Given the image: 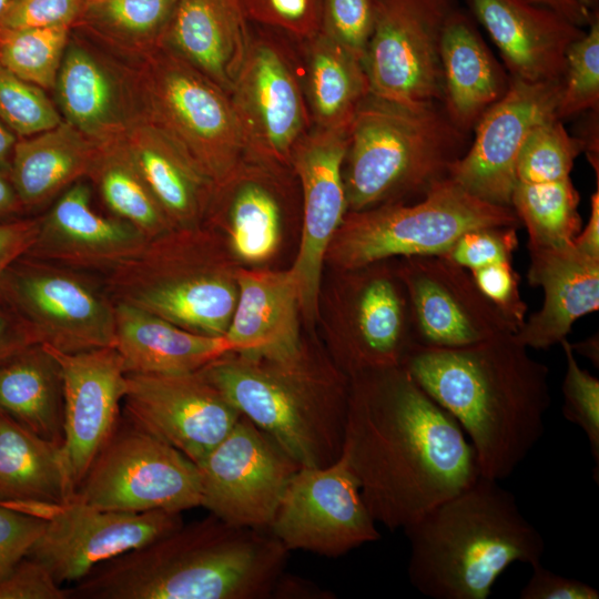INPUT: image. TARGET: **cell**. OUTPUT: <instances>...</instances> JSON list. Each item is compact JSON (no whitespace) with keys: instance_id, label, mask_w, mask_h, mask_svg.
<instances>
[{"instance_id":"1","label":"cell","mask_w":599,"mask_h":599,"mask_svg":"<svg viewBox=\"0 0 599 599\" xmlns=\"http://www.w3.org/2000/svg\"><path fill=\"white\" fill-rule=\"evenodd\" d=\"M377 524L405 529L480 474L458 422L400 365L351 377L341 455Z\"/></svg>"},{"instance_id":"2","label":"cell","mask_w":599,"mask_h":599,"mask_svg":"<svg viewBox=\"0 0 599 599\" xmlns=\"http://www.w3.org/2000/svg\"><path fill=\"white\" fill-rule=\"evenodd\" d=\"M402 366L458 422L484 477H509L544 436L549 369L515 333L459 347L414 344Z\"/></svg>"},{"instance_id":"3","label":"cell","mask_w":599,"mask_h":599,"mask_svg":"<svg viewBox=\"0 0 599 599\" xmlns=\"http://www.w3.org/2000/svg\"><path fill=\"white\" fill-rule=\"evenodd\" d=\"M287 554L268 531L210 514L100 564L70 599H267Z\"/></svg>"},{"instance_id":"4","label":"cell","mask_w":599,"mask_h":599,"mask_svg":"<svg viewBox=\"0 0 599 599\" xmlns=\"http://www.w3.org/2000/svg\"><path fill=\"white\" fill-rule=\"evenodd\" d=\"M403 531L409 582L433 599H487L509 566L541 561L546 547L512 493L481 475Z\"/></svg>"},{"instance_id":"5","label":"cell","mask_w":599,"mask_h":599,"mask_svg":"<svg viewBox=\"0 0 599 599\" xmlns=\"http://www.w3.org/2000/svg\"><path fill=\"white\" fill-rule=\"evenodd\" d=\"M200 372L301 467H325L341 457L351 378L334 361L305 345L288 361L227 353Z\"/></svg>"},{"instance_id":"6","label":"cell","mask_w":599,"mask_h":599,"mask_svg":"<svg viewBox=\"0 0 599 599\" xmlns=\"http://www.w3.org/2000/svg\"><path fill=\"white\" fill-rule=\"evenodd\" d=\"M470 143L441 103L406 105L369 94L348 130L347 212L423 199L449 177Z\"/></svg>"},{"instance_id":"7","label":"cell","mask_w":599,"mask_h":599,"mask_svg":"<svg viewBox=\"0 0 599 599\" xmlns=\"http://www.w3.org/2000/svg\"><path fill=\"white\" fill-rule=\"evenodd\" d=\"M237 270L226 242L204 223L149 238L101 278L114 302L193 333L224 336L237 302Z\"/></svg>"},{"instance_id":"8","label":"cell","mask_w":599,"mask_h":599,"mask_svg":"<svg viewBox=\"0 0 599 599\" xmlns=\"http://www.w3.org/2000/svg\"><path fill=\"white\" fill-rule=\"evenodd\" d=\"M136 119L155 126L219 186L248 156L230 95L167 47L129 62Z\"/></svg>"},{"instance_id":"9","label":"cell","mask_w":599,"mask_h":599,"mask_svg":"<svg viewBox=\"0 0 599 599\" xmlns=\"http://www.w3.org/2000/svg\"><path fill=\"white\" fill-rule=\"evenodd\" d=\"M520 224L510 206L478 199L448 177L420 200L347 212L325 261L342 272L388 258L440 255L469 230Z\"/></svg>"},{"instance_id":"10","label":"cell","mask_w":599,"mask_h":599,"mask_svg":"<svg viewBox=\"0 0 599 599\" xmlns=\"http://www.w3.org/2000/svg\"><path fill=\"white\" fill-rule=\"evenodd\" d=\"M0 302L35 344L68 354L115 345V302L97 274L23 255L4 273Z\"/></svg>"},{"instance_id":"11","label":"cell","mask_w":599,"mask_h":599,"mask_svg":"<svg viewBox=\"0 0 599 599\" xmlns=\"http://www.w3.org/2000/svg\"><path fill=\"white\" fill-rule=\"evenodd\" d=\"M73 498L103 510L183 512L201 507L199 468L121 415Z\"/></svg>"},{"instance_id":"12","label":"cell","mask_w":599,"mask_h":599,"mask_svg":"<svg viewBox=\"0 0 599 599\" xmlns=\"http://www.w3.org/2000/svg\"><path fill=\"white\" fill-rule=\"evenodd\" d=\"M230 98L247 154L291 169L292 153L313 122L302 61L282 35L252 31Z\"/></svg>"},{"instance_id":"13","label":"cell","mask_w":599,"mask_h":599,"mask_svg":"<svg viewBox=\"0 0 599 599\" xmlns=\"http://www.w3.org/2000/svg\"><path fill=\"white\" fill-rule=\"evenodd\" d=\"M1 505L44 520V529L28 556L42 564L61 585L77 582L100 564L183 525L182 512L103 510L74 498L57 505Z\"/></svg>"},{"instance_id":"14","label":"cell","mask_w":599,"mask_h":599,"mask_svg":"<svg viewBox=\"0 0 599 599\" xmlns=\"http://www.w3.org/2000/svg\"><path fill=\"white\" fill-rule=\"evenodd\" d=\"M451 0H378L363 64L369 93L424 105L443 102L440 41Z\"/></svg>"},{"instance_id":"15","label":"cell","mask_w":599,"mask_h":599,"mask_svg":"<svg viewBox=\"0 0 599 599\" xmlns=\"http://www.w3.org/2000/svg\"><path fill=\"white\" fill-rule=\"evenodd\" d=\"M196 466L201 507L227 524L260 530L268 529L287 484L301 467L243 415Z\"/></svg>"},{"instance_id":"16","label":"cell","mask_w":599,"mask_h":599,"mask_svg":"<svg viewBox=\"0 0 599 599\" xmlns=\"http://www.w3.org/2000/svg\"><path fill=\"white\" fill-rule=\"evenodd\" d=\"M287 551L337 558L380 539L358 484L341 456L325 467H300L267 529Z\"/></svg>"},{"instance_id":"17","label":"cell","mask_w":599,"mask_h":599,"mask_svg":"<svg viewBox=\"0 0 599 599\" xmlns=\"http://www.w3.org/2000/svg\"><path fill=\"white\" fill-rule=\"evenodd\" d=\"M394 260L342 271L343 326L334 337L333 357L349 378L400 366L416 344L408 293Z\"/></svg>"},{"instance_id":"18","label":"cell","mask_w":599,"mask_h":599,"mask_svg":"<svg viewBox=\"0 0 599 599\" xmlns=\"http://www.w3.org/2000/svg\"><path fill=\"white\" fill-rule=\"evenodd\" d=\"M123 414L196 465L229 434L241 413L197 370L126 373Z\"/></svg>"},{"instance_id":"19","label":"cell","mask_w":599,"mask_h":599,"mask_svg":"<svg viewBox=\"0 0 599 599\" xmlns=\"http://www.w3.org/2000/svg\"><path fill=\"white\" fill-rule=\"evenodd\" d=\"M399 258L416 344L459 347L518 331L464 267L439 255Z\"/></svg>"},{"instance_id":"20","label":"cell","mask_w":599,"mask_h":599,"mask_svg":"<svg viewBox=\"0 0 599 599\" xmlns=\"http://www.w3.org/2000/svg\"><path fill=\"white\" fill-rule=\"evenodd\" d=\"M561 87L562 81L510 78L506 93L475 125L474 138L449 177L478 199L510 206L520 149L534 126L557 119Z\"/></svg>"},{"instance_id":"21","label":"cell","mask_w":599,"mask_h":599,"mask_svg":"<svg viewBox=\"0 0 599 599\" xmlns=\"http://www.w3.org/2000/svg\"><path fill=\"white\" fill-rule=\"evenodd\" d=\"M349 125L313 126L291 156L302 190L303 225L290 271L298 288L301 313L307 319L316 317L326 251L347 213L343 172Z\"/></svg>"},{"instance_id":"22","label":"cell","mask_w":599,"mask_h":599,"mask_svg":"<svg viewBox=\"0 0 599 599\" xmlns=\"http://www.w3.org/2000/svg\"><path fill=\"white\" fill-rule=\"evenodd\" d=\"M47 347L62 369V453L77 491L121 418L120 405L126 390V372L115 347L72 354Z\"/></svg>"},{"instance_id":"23","label":"cell","mask_w":599,"mask_h":599,"mask_svg":"<svg viewBox=\"0 0 599 599\" xmlns=\"http://www.w3.org/2000/svg\"><path fill=\"white\" fill-rule=\"evenodd\" d=\"M53 93L63 121L95 142L136 120L129 62L73 28Z\"/></svg>"},{"instance_id":"24","label":"cell","mask_w":599,"mask_h":599,"mask_svg":"<svg viewBox=\"0 0 599 599\" xmlns=\"http://www.w3.org/2000/svg\"><path fill=\"white\" fill-rule=\"evenodd\" d=\"M148 240L130 223L95 212L90 185L79 180L39 217L26 255L103 275L139 253Z\"/></svg>"},{"instance_id":"25","label":"cell","mask_w":599,"mask_h":599,"mask_svg":"<svg viewBox=\"0 0 599 599\" xmlns=\"http://www.w3.org/2000/svg\"><path fill=\"white\" fill-rule=\"evenodd\" d=\"M498 48L510 78L562 81L570 45L585 34L557 11L530 0H467Z\"/></svg>"},{"instance_id":"26","label":"cell","mask_w":599,"mask_h":599,"mask_svg":"<svg viewBox=\"0 0 599 599\" xmlns=\"http://www.w3.org/2000/svg\"><path fill=\"white\" fill-rule=\"evenodd\" d=\"M290 167L247 156L213 192L205 222L223 226L233 257L257 264L277 250L283 225L281 182Z\"/></svg>"},{"instance_id":"27","label":"cell","mask_w":599,"mask_h":599,"mask_svg":"<svg viewBox=\"0 0 599 599\" xmlns=\"http://www.w3.org/2000/svg\"><path fill=\"white\" fill-rule=\"evenodd\" d=\"M528 281L544 291V303L515 333L528 348L560 344L580 317L599 308V256L564 245L528 247Z\"/></svg>"},{"instance_id":"28","label":"cell","mask_w":599,"mask_h":599,"mask_svg":"<svg viewBox=\"0 0 599 599\" xmlns=\"http://www.w3.org/2000/svg\"><path fill=\"white\" fill-rule=\"evenodd\" d=\"M237 302L224 337L233 352L288 361L305 348L300 335V294L291 271L237 270Z\"/></svg>"},{"instance_id":"29","label":"cell","mask_w":599,"mask_h":599,"mask_svg":"<svg viewBox=\"0 0 599 599\" xmlns=\"http://www.w3.org/2000/svg\"><path fill=\"white\" fill-rule=\"evenodd\" d=\"M248 24L241 0H176L161 44L230 95L251 43Z\"/></svg>"},{"instance_id":"30","label":"cell","mask_w":599,"mask_h":599,"mask_svg":"<svg viewBox=\"0 0 599 599\" xmlns=\"http://www.w3.org/2000/svg\"><path fill=\"white\" fill-rule=\"evenodd\" d=\"M443 106L460 130L471 133L509 87L510 77L468 16L453 9L441 34Z\"/></svg>"},{"instance_id":"31","label":"cell","mask_w":599,"mask_h":599,"mask_svg":"<svg viewBox=\"0 0 599 599\" xmlns=\"http://www.w3.org/2000/svg\"><path fill=\"white\" fill-rule=\"evenodd\" d=\"M118 139L173 229L203 225L215 186L191 158L164 133L140 119Z\"/></svg>"},{"instance_id":"32","label":"cell","mask_w":599,"mask_h":599,"mask_svg":"<svg viewBox=\"0 0 599 599\" xmlns=\"http://www.w3.org/2000/svg\"><path fill=\"white\" fill-rule=\"evenodd\" d=\"M114 347L126 373L160 375L197 372L233 352L224 336L193 333L120 302H115Z\"/></svg>"},{"instance_id":"33","label":"cell","mask_w":599,"mask_h":599,"mask_svg":"<svg viewBox=\"0 0 599 599\" xmlns=\"http://www.w3.org/2000/svg\"><path fill=\"white\" fill-rule=\"evenodd\" d=\"M98 142L70 123L19 138L10 162V181L24 210L40 207L87 176Z\"/></svg>"},{"instance_id":"34","label":"cell","mask_w":599,"mask_h":599,"mask_svg":"<svg viewBox=\"0 0 599 599\" xmlns=\"http://www.w3.org/2000/svg\"><path fill=\"white\" fill-rule=\"evenodd\" d=\"M0 412L35 435L62 445V369L47 346L32 344L0 362Z\"/></svg>"},{"instance_id":"35","label":"cell","mask_w":599,"mask_h":599,"mask_svg":"<svg viewBox=\"0 0 599 599\" xmlns=\"http://www.w3.org/2000/svg\"><path fill=\"white\" fill-rule=\"evenodd\" d=\"M74 493L62 445L0 412V504H64Z\"/></svg>"},{"instance_id":"36","label":"cell","mask_w":599,"mask_h":599,"mask_svg":"<svg viewBox=\"0 0 599 599\" xmlns=\"http://www.w3.org/2000/svg\"><path fill=\"white\" fill-rule=\"evenodd\" d=\"M297 43L313 126H348L370 94L363 62L321 32Z\"/></svg>"},{"instance_id":"37","label":"cell","mask_w":599,"mask_h":599,"mask_svg":"<svg viewBox=\"0 0 599 599\" xmlns=\"http://www.w3.org/2000/svg\"><path fill=\"white\" fill-rule=\"evenodd\" d=\"M175 3L176 0H84L73 29L132 62L161 44Z\"/></svg>"},{"instance_id":"38","label":"cell","mask_w":599,"mask_h":599,"mask_svg":"<svg viewBox=\"0 0 599 599\" xmlns=\"http://www.w3.org/2000/svg\"><path fill=\"white\" fill-rule=\"evenodd\" d=\"M113 216L148 238L173 229L139 167L118 138L98 142L87 176Z\"/></svg>"},{"instance_id":"39","label":"cell","mask_w":599,"mask_h":599,"mask_svg":"<svg viewBox=\"0 0 599 599\" xmlns=\"http://www.w3.org/2000/svg\"><path fill=\"white\" fill-rule=\"evenodd\" d=\"M580 195L571 179L515 182L510 206L528 232V247L571 243L581 231Z\"/></svg>"},{"instance_id":"40","label":"cell","mask_w":599,"mask_h":599,"mask_svg":"<svg viewBox=\"0 0 599 599\" xmlns=\"http://www.w3.org/2000/svg\"><path fill=\"white\" fill-rule=\"evenodd\" d=\"M70 27L0 29V64L45 91H53Z\"/></svg>"},{"instance_id":"41","label":"cell","mask_w":599,"mask_h":599,"mask_svg":"<svg viewBox=\"0 0 599 599\" xmlns=\"http://www.w3.org/2000/svg\"><path fill=\"white\" fill-rule=\"evenodd\" d=\"M582 143L565 129L562 121L550 119L528 133L516 162V181L521 183L557 182L570 177Z\"/></svg>"},{"instance_id":"42","label":"cell","mask_w":599,"mask_h":599,"mask_svg":"<svg viewBox=\"0 0 599 599\" xmlns=\"http://www.w3.org/2000/svg\"><path fill=\"white\" fill-rule=\"evenodd\" d=\"M599 105V17L598 10L585 34L575 41L566 57L562 87L556 108L560 121Z\"/></svg>"},{"instance_id":"43","label":"cell","mask_w":599,"mask_h":599,"mask_svg":"<svg viewBox=\"0 0 599 599\" xmlns=\"http://www.w3.org/2000/svg\"><path fill=\"white\" fill-rule=\"evenodd\" d=\"M0 120L17 138L59 125L63 119L47 91L0 64Z\"/></svg>"},{"instance_id":"44","label":"cell","mask_w":599,"mask_h":599,"mask_svg":"<svg viewBox=\"0 0 599 599\" xmlns=\"http://www.w3.org/2000/svg\"><path fill=\"white\" fill-rule=\"evenodd\" d=\"M566 358L562 380V414L587 436L598 478L599 465V379L580 367L567 338L560 342Z\"/></svg>"},{"instance_id":"45","label":"cell","mask_w":599,"mask_h":599,"mask_svg":"<svg viewBox=\"0 0 599 599\" xmlns=\"http://www.w3.org/2000/svg\"><path fill=\"white\" fill-rule=\"evenodd\" d=\"M377 7L378 0H322L321 33L363 62Z\"/></svg>"},{"instance_id":"46","label":"cell","mask_w":599,"mask_h":599,"mask_svg":"<svg viewBox=\"0 0 599 599\" xmlns=\"http://www.w3.org/2000/svg\"><path fill=\"white\" fill-rule=\"evenodd\" d=\"M250 22L284 33L296 42L321 32L322 0H241Z\"/></svg>"},{"instance_id":"47","label":"cell","mask_w":599,"mask_h":599,"mask_svg":"<svg viewBox=\"0 0 599 599\" xmlns=\"http://www.w3.org/2000/svg\"><path fill=\"white\" fill-rule=\"evenodd\" d=\"M518 227L486 226L469 230L461 234L439 256L471 271L476 267L499 261H512L518 246Z\"/></svg>"},{"instance_id":"48","label":"cell","mask_w":599,"mask_h":599,"mask_svg":"<svg viewBox=\"0 0 599 599\" xmlns=\"http://www.w3.org/2000/svg\"><path fill=\"white\" fill-rule=\"evenodd\" d=\"M84 0H10L0 13V29L70 27Z\"/></svg>"},{"instance_id":"49","label":"cell","mask_w":599,"mask_h":599,"mask_svg":"<svg viewBox=\"0 0 599 599\" xmlns=\"http://www.w3.org/2000/svg\"><path fill=\"white\" fill-rule=\"evenodd\" d=\"M468 272L483 294L519 328L526 319L527 305L512 261L493 262Z\"/></svg>"},{"instance_id":"50","label":"cell","mask_w":599,"mask_h":599,"mask_svg":"<svg viewBox=\"0 0 599 599\" xmlns=\"http://www.w3.org/2000/svg\"><path fill=\"white\" fill-rule=\"evenodd\" d=\"M44 526L41 517L0 504V578L28 556Z\"/></svg>"},{"instance_id":"51","label":"cell","mask_w":599,"mask_h":599,"mask_svg":"<svg viewBox=\"0 0 599 599\" xmlns=\"http://www.w3.org/2000/svg\"><path fill=\"white\" fill-rule=\"evenodd\" d=\"M0 599H70V589L63 588L42 564L27 556L0 578Z\"/></svg>"},{"instance_id":"52","label":"cell","mask_w":599,"mask_h":599,"mask_svg":"<svg viewBox=\"0 0 599 599\" xmlns=\"http://www.w3.org/2000/svg\"><path fill=\"white\" fill-rule=\"evenodd\" d=\"M532 572L521 588V599H598L599 591L591 585L578 579L558 575L541 561L531 565Z\"/></svg>"},{"instance_id":"53","label":"cell","mask_w":599,"mask_h":599,"mask_svg":"<svg viewBox=\"0 0 599 599\" xmlns=\"http://www.w3.org/2000/svg\"><path fill=\"white\" fill-rule=\"evenodd\" d=\"M38 230L39 217L0 222V287L7 270L34 243Z\"/></svg>"},{"instance_id":"54","label":"cell","mask_w":599,"mask_h":599,"mask_svg":"<svg viewBox=\"0 0 599 599\" xmlns=\"http://www.w3.org/2000/svg\"><path fill=\"white\" fill-rule=\"evenodd\" d=\"M35 344L24 323L0 302V362Z\"/></svg>"},{"instance_id":"55","label":"cell","mask_w":599,"mask_h":599,"mask_svg":"<svg viewBox=\"0 0 599 599\" xmlns=\"http://www.w3.org/2000/svg\"><path fill=\"white\" fill-rule=\"evenodd\" d=\"M272 598L277 599H333L334 593L324 590L297 576L283 573L273 591Z\"/></svg>"},{"instance_id":"56","label":"cell","mask_w":599,"mask_h":599,"mask_svg":"<svg viewBox=\"0 0 599 599\" xmlns=\"http://www.w3.org/2000/svg\"><path fill=\"white\" fill-rule=\"evenodd\" d=\"M573 243L589 254L599 256V184L590 199L588 223L575 237Z\"/></svg>"},{"instance_id":"57","label":"cell","mask_w":599,"mask_h":599,"mask_svg":"<svg viewBox=\"0 0 599 599\" xmlns=\"http://www.w3.org/2000/svg\"><path fill=\"white\" fill-rule=\"evenodd\" d=\"M548 7L569 19L575 24L583 28L589 26L595 11L589 10L577 0H530Z\"/></svg>"},{"instance_id":"58","label":"cell","mask_w":599,"mask_h":599,"mask_svg":"<svg viewBox=\"0 0 599 599\" xmlns=\"http://www.w3.org/2000/svg\"><path fill=\"white\" fill-rule=\"evenodd\" d=\"M23 210L10 177L0 172V222L16 219Z\"/></svg>"},{"instance_id":"59","label":"cell","mask_w":599,"mask_h":599,"mask_svg":"<svg viewBox=\"0 0 599 599\" xmlns=\"http://www.w3.org/2000/svg\"><path fill=\"white\" fill-rule=\"evenodd\" d=\"M17 135L0 120V172L10 173V162Z\"/></svg>"},{"instance_id":"60","label":"cell","mask_w":599,"mask_h":599,"mask_svg":"<svg viewBox=\"0 0 599 599\" xmlns=\"http://www.w3.org/2000/svg\"><path fill=\"white\" fill-rule=\"evenodd\" d=\"M598 346H599L598 336H592L577 345L571 344V348L573 352H577L578 354L590 359L591 363L596 365V367H598V364H599V347Z\"/></svg>"},{"instance_id":"61","label":"cell","mask_w":599,"mask_h":599,"mask_svg":"<svg viewBox=\"0 0 599 599\" xmlns=\"http://www.w3.org/2000/svg\"><path fill=\"white\" fill-rule=\"evenodd\" d=\"M577 1L591 11H595L598 9L599 0H577Z\"/></svg>"},{"instance_id":"62","label":"cell","mask_w":599,"mask_h":599,"mask_svg":"<svg viewBox=\"0 0 599 599\" xmlns=\"http://www.w3.org/2000/svg\"><path fill=\"white\" fill-rule=\"evenodd\" d=\"M9 2L10 0H0V13L3 11V9L7 7Z\"/></svg>"}]
</instances>
